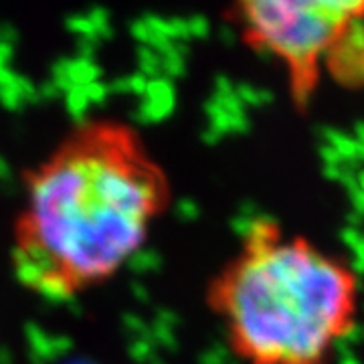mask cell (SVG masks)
Returning a JSON list of instances; mask_svg holds the SVG:
<instances>
[{
  "label": "cell",
  "mask_w": 364,
  "mask_h": 364,
  "mask_svg": "<svg viewBox=\"0 0 364 364\" xmlns=\"http://www.w3.org/2000/svg\"><path fill=\"white\" fill-rule=\"evenodd\" d=\"M172 205L166 170L128 122H77L25 172L11 261L49 301L107 286L142 253Z\"/></svg>",
  "instance_id": "cell-1"
},
{
  "label": "cell",
  "mask_w": 364,
  "mask_h": 364,
  "mask_svg": "<svg viewBox=\"0 0 364 364\" xmlns=\"http://www.w3.org/2000/svg\"><path fill=\"white\" fill-rule=\"evenodd\" d=\"M251 39L304 81L332 57L364 0H241Z\"/></svg>",
  "instance_id": "cell-3"
},
{
  "label": "cell",
  "mask_w": 364,
  "mask_h": 364,
  "mask_svg": "<svg viewBox=\"0 0 364 364\" xmlns=\"http://www.w3.org/2000/svg\"><path fill=\"white\" fill-rule=\"evenodd\" d=\"M207 301L245 364H328L356 320L358 279L310 239L257 221L210 282Z\"/></svg>",
  "instance_id": "cell-2"
}]
</instances>
